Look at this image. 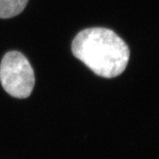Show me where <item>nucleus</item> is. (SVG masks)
<instances>
[{"mask_svg":"<svg viewBox=\"0 0 159 159\" xmlns=\"http://www.w3.org/2000/svg\"><path fill=\"white\" fill-rule=\"evenodd\" d=\"M72 51L93 73L109 79L125 71L130 57L125 41L112 30L104 28L80 31L72 43Z\"/></svg>","mask_w":159,"mask_h":159,"instance_id":"nucleus-1","label":"nucleus"},{"mask_svg":"<svg viewBox=\"0 0 159 159\" xmlns=\"http://www.w3.org/2000/svg\"><path fill=\"white\" fill-rule=\"evenodd\" d=\"M0 81L11 97H29L34 89V74L27 57L19 51L7 52L0 65Z\"/></svg>","mask_w":159,"mask_h":159,"instance_id":"nucleus-2","label":"nucleus"},{"mask_svg":"<svg viewBox=\"0 0 159 159\" xmlns=\"http://www.w3.org/2000/svg\"><path fill=\"white\" fill-rule=\"evenodd\" d=\"M29 0H0V18L17 16L25 9Z\"/></svg>","mask_w":159,"mask_h":159,"instance_id":"nucleus-3","label":"nucleus"}]
</instances>
